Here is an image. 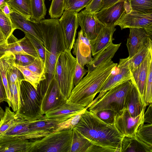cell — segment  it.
<instances>
[{"instance_id":"44dd1931","label":"cell","mask_w":152,"mask_h":152,"mask_svg":"<svg viewBox=\"0 0 152 152\" xmlns=\"http://www.w3.org/2000/svg\"><path fill=\"white\" fill-rule=\"evenodd\" d=\"M115 25H106L100 31L96 38L89 41L91 49V55L94 56L109 46L114 38L113 35L116 30Z\"/></svg>"},{"instance_id":"9a60e30c","label":"cell","mask_w":152,"mask_h":152,"mask_svg":"<svg viewBox=\"0 0 152 152\" xmlns=\"http://www.w3.org/2000/svg\"><path fill=\"white\" fill-rule=\"evenodd\" d=\"M126 13L125 0H121L109 7L101 10L94 13V15L104 26H115V23Z\"/></svg>"},{"instance_id":"5b68a950","label":"cell","mask_w":152,"mask_h":152,"mask_svg":"<svg viewBox=\"0 0 152 152\" xmlns=\"http://www.w3.org/2000/svg\"><path fill=\"white\" fill-rule=\"evenodd\" d=\"M72 130L55 132L32 140L30 152H70Z\"/></svg>"},{"instance_id":"e0dca14e","label":"cell","mask_w":152,"mask_h":152,"mask_svg":"<svg viewBox=\"0 0 152 152\" xmlns=\"http://www.w3.org/2000/svg\"><path fill=\"white\" fill-rule=\"evenodd\" d=\"M73 54L75 56L77 62L83 67L92 60L91 49L89 40L83 35L81 29L78 32L73 48Z\"/></svg>"},{"instance_id":"e575fe53","label":"cell","mask_w":152,"mask_h":152,"mask_svg":"<svg viewBox=\"0 0 152 152\" xmlns=\"http://www.w3.org/2000/svg\"><path fill=\"white\" fill-rule=\"evenodd\" d=\"M152 102V54L151 55L149 63L147 75L146 82L144 97V107L149 105Z\"/></svg>"},{"instance_id":"60d3db41","label":"cell","mask_w":152,"mask_h":152,"mask_svg":"<svg viewBox=\"0 0 152 152\" xmlns=\"http://www.w3.org/2000/svg\"><path fill=\"white\" fill-rule=\"evenodd\" d=\"M23 74L25 80L31 84L37 90L39 82L42 80L41 76L32 72L24 66H20L15 65Z\"/></svg>"},{"instance_id":"9f6ffc18","label":"cell","mask_w":152,"mask_h":152,"mask_svg":"<svg viewBox=\"0 0 152 152\" xmlns=\"http://www.w3.org/2000/svg\"><path fill=\"white\" fill-rule=\"evenodd\" d=\"M7 39L0 29V45L7 43Z\"/></svg>"},{"instance_id":"52a82bcc","label":"cell","mask_w":152,"mask_h":152,"mask_svg":"<svg viewBox=\"0 0 152 152\" xmlns=\"http://www.w3.org/2000/svg\"><path fill=\"white\" fill-rule=\"evenodd\" d=\"M20 96V106L16 114L30 121L37 120L43 115L37 90L25 80L21 82Z\"/></svg>"},{"instance_id":"8fae6325","label":"cell","mask_w":152,"mask_h":152,"mask_svg":"<svg viewBox=\"0 0 152 152\" xmlns=\"http://www.w3.org/2000/svg\"><path fill=\"white\" fill-rule=\"evenodd\" d=\"M64 121L45 118L43 115L39 119L31 121L28 132L19 135L25 139H37L54 132L57 125Z\"/></svg>"},{"instance_id":"ab89813d","label":"cell","mask_w":152,"mask_h":152,"mask_svg":"<svg viewBox=\"0 0 152 152\" xmlns=\"http://www.w3.org/2000/svg\"><path fill=\"white\" fill-rule=\"evenodd\" d=\"M87 109L85 107L76 115L58 124L54 132L63 130L73 129L79 122L82 113Z\"/></svg>"},{"instance_id":"6f0895ef","label":"cell","mask_w":152,"mask_h":152,"mask_svg":"<svg viewBox=\"0 0 152 152\" xmlns=\"http://www.w3.org/2000/svg\"><path fill=\"white\" fill-rule=\"evenodd\" d=\"M4 112V111L0 105V121L1 120L3 116Z\"/></svg>"},{"instance_id":"74e56055","label":"cell","mask_w":152,"mask_h":152,"mask_svg":"<svg viewBox=\"0 0 152 152\" xmlns=\"http://www.w3.org/2000/svg\"><path fill=\"white\" fill-rule=\"evenodd\" d=\"M0 29L7 39L16 29L12 23L10 17L6 15L0 8Z\"/></svg>"},{"instance_id":"7c38bea8","label":"cell","mask_w":152,"mask_h":152,"mask_svg":"<svg viewBox=\"0 0 152 152\" xmlns=\"http://www.w3.org/2000/svg\"><path fill=\"white\" fill-rule=\"evenodd\" d=\"M115 25L119 26L121 30L126 28H142L148 34L152 36V14H144L130 11Z\"/></svg>"},{"instance_id":"6da1fadb","label":"cell","mask_w":152,"mask_h":152,"mask_svg":"<svg viewBox=\"0 0 152 152\" xmlns=\"http://www.w3.org/2000/svg\"><path fill=\"white\" fill-rule=\"evenodd\" d=\"M42 38L45 50L44 76L45 79L38 86H49L54 79L57 58L66 49L62 29L58 18L43 19L35 22Z\"/></svg>"},{"instance_id":"7bdbcfd3","label":"cell","mask_w":152,"mask_h":152,"mask_svg":"<svg viewBox=\"0 0 152 152\" xmlns=\"http://www.w3.org/2000/svg\"><path fill=\"white\" fill-rule=\"evenodd\" d=\"M64 1L52 0L48 11L51 18H58L61 16L64 11Z\"/></svg>"},{"instance_id":"ac0fdd59","label":"cell","mask_w":152,"mask_h":152,"mask_svg":"<svg viewBox=\"0 0 152 152\" xmlns=\"http://www.w3.org/2000/svg\"><path fill=\"white\" fill-rule=\"evenodd\" d=\"M130 32L127 39V47L130 59L132 58L143 46L146 44L152 36L148 34L142 28H129Z\"/></svg>"},{"instance_id":"f5cc1de1","label":"cell","mask_w":152,"mask_h":152,"mask_svg":"<svg viewBox=\"0 0 152 152\" xmlns=\"http://www.w3.org/2000/svg\"><path fill=\"white\" fill-rule=\"evenodd\" d=\"M6 100V91L0 73V105L1 103Z\"/></svg>"},{"instance_id":"f907efd6","label":"cell","mask_w":152,"mask_h":152,"mask_svg":"<svg viewBox=\"0 0 152 152\" xmlns=\"http://www.w3.org/2000/svg\"><path fill=\"white\" fill-rule=\"evenodd\" d=\"M102 0H92L84 10L90 13H94L100 10L101 4Z\"/></svg>"},{"instance_id":"277c9868","label":"cell","mask_w":152,"mask_h":152,"mask_svg":"<svg viewBox=\"0 0 152 152\" xmlns=\"http://www.w3.org/2000/svg\"><path fill=\"white\" fill-rule=\"evenodd\" d=\"M71 51L66 49L59 55L56 65L54 79L62 94L67 99L74 87L73 80L77 63Z\"/></svg>"},{"instance_id":"7402d4cb","label":"cell","mask_w":152,"mask_h":152,"mask_svg":"<svg viewBox=\"0 0 152 152\" xmlns=\"http://www.w3.org/2000/svg\"><path fill=\"white\" fill-rule=\"evenodd\" d=\"M12 23L16 29H20L29 34L39 40L44 44L41 34L36 27L35 22L12 10L10 15Z\"/></svg>"},{"instance_id":"83f0119b","label":"cell","mask_w":152,"mask_h":152,"mask_svg":"<svg viewBox=\"0 0 152 152\" xmlns=\"http://www.w3.org/2000/svg\"><path fill=\"white\" fill-rule=\"evenodd\" d=\"M31 121L15 113L12 124L1 135H15L26 133L29 130Z\"/></svg>"},{"instance_id":"f35d334b","label":"cell","mask_w":152,"mask_h":152,"mask_svg":"<svg viewBox=\"0 0 152 152\" xmlns=\"http://www.w3.org/2000/svg\"><path fill=\"white\" fill-rule=\"evenodd\" d=\"M8 83H15L16 81L25 80L24 77L21 71L15 66L14 60L10 63L6 73Z\"/></svg>"},{"instance_id":"816d5d0a","label":"cell","mask_w":152,"mask_h":152,"mask_svg":"<svg viewBox=\"0 0 152 152\" xmlns=\"http://www.w3.org/2000/svg\"><path fill=\"white\" fill-rule=\"evenodd\" d=\"M149 105L146 111L144 114V123L152 124V104H150Z\"/></svg>"},{"instance_id":"91938a15","label":"cell","mask_w":152,"mask_h":152,"mask_svg":"<svg viewBox=\"0 0 152 152\" xmlns=\"http://www.w3.org/2000/svg\"><path fill=\"white\" fill-rule=\"evenodd\" d=\"M2 124V119L0 121V127L1 126Z\"/></svg>"},{"instance_id":"4dcf8cb0","label":"cell","mask_w":152,"mask_h":152,"mask_svg":"<svg viewBox=\"0 0 152 152\" xmlns=\"http://www.w3.org/2000/svg\"><path fill=\"white\" fill-rule=\"evenodd\" d=\"M7 3L14 11L28 18H31V0H9Z\"/></svg>"},{"instance_id":"bcb514c9","label":"cell","mask_w":152,"mask_h":152,"mask_svg":"<svg viewBox=\"0 0 152 152\" xmlns=\"http://www.w3.org/2000/svg\"><path fill=\"white\" fill-rule=\"evenodd\" d=\"M24 67L40 75L42 78V81L45 79L44 76V63L39 58H36L32 63Z\"/></svg>"},{"instance_id":"7a4b0ae2","label":"cell","mask_w":152,"mask_h":152,"mask_svg":"<svg viewBox=\"0 0 152 152\" xmlns=\"http://www.w3.org/2000/svg\"><path fill=\"white\" fill-rule=\"evenodd\" d=\"M95 144L119 152L124 137L114 124H107L93 113L86 110L74 128Z\"/></svg>"},{"instance_id":"4fadbf2b","label":"cell","mask_w":152,"mask_h":152,"mask_svg":"<svg viewBox=\"0 0 152 152\" xmlns=\"http://www.w3.org/2000/svg\"><path fill=\"white\" fill-rule=\"evenodd\" d=\"M77 12L64 11L59 19L62 29L66 49L71 51L75 41L79 25Z\"/></svg>"},{"instance_id":"11a10c76","label":"cell","mask_w":152,"mask_h":152,"mask_svg":"<svg viewBox=\"0 0 152 152\" xmlns=\"http://www.w3.org/2000/svg\"><path fill=\"white\" fill-rule=\"evenodd\" d=\"M0 8L6 15L10 17V14L13 10L8 5L7 2L3 4Z\"/></svg>"},{"instance_id":"5bb4252c","label":"cell","mask_w":152,"mask_h":152,"mask_svg":"<svg viewBox=\"0 0 152 152\" xmlns=\"http://www.w3.org/2000/svg\"><path fill=\"white\" fill-rule=\"evenodd\" d=\"M79 25L83 35L89 41L95 39L105 26L96 17L94 13L84 10L77 13Z\"/></svg>"},{"instance_id":"4316f807","label":"cell","mask_w":152,"mask_h":152,"mask_svg":"<svg viewBox=\"0 0 152 152\" xmlns=\"http://www.w3.org/2000/svg\"><path fill=\"white\" fill-rule=\"evenodd\" d=\"M14 59L13 54L9 53L5 55L0 58V73L5 89L6 96V102L9 107H11V96L9 84L6 75L7 69L10 63Z\"/></svg>"},{"instance_id":"f6af8a7d","label":"cell","mask_w":152,"mask_h":152,"mask_svg":"<svg viewBox=\"0 0 152 152\" xmlns=\"http://www.w3.org/2000/svg\"><path fill=\"white\" fill-rule=\"evenodd\" d=\"M93 113L103 122L109 124H114L115 118L117 114L114 111L109 109L102 110Z\"/></svg>"},{"instance_id":"681fc988","label":"cell","mask_w":152,"mask_h":152,"mask_svg":"<svg viewBox=\"0 0 152 152\" xmlns=\"http://www.w3.org/2000/svg\"><path fill=\"white\" fill-rule=\"evenodd\" d=\"M88 72V70L85 69L84 67L82 66L77 62L73 80L74 86H75L79 83Z\"/></svg>"},{"instance_id":"484cf974","label":"cell","mask_w":152,"mask_h":152,"mask_svg":"<svg viewBox=\"0 0 152 152\" xmlns=\"http://www.w3.org/2000/svg\"><path fill=\"white\" fill-rule=\"evenodd\" d=\"M152 152V148L144 143L135 136L124 137L121 141L119 152Z\"/></svg>"},{"instance_id":"d6986e66","label":"cell","mask_w":152,"mask_h":152,"mask_svg":"<svg viewBox=\"0 0 152 152\" xmlns=\"http://www.w3.org/2000/svg\"><path fill=\"white\" fill-rule=\"evenodd\" d=\"M32 140L14 135H0V152H30Z\"/></svg>"},{"instance_id":"7dc6e473","label":"cell","mask_w":152,"mask_h":152,"mask_svg":"<svg viewBox=\"0 0 152 152\" xmlns=\"http://www.w3.org/2000/svg\"><path fill=\"white\" fill-rule=\"evenodd\" d=\"M19 40L23 50L27 54L32 56L35 58H39L33 45L26 36Z\"/></svg>"},{"instance_id":"1f68e13d","label":"cell","mask_w":152,"mask_h":152,"mask_svg":"<svg viewBox=\"0 0 152 152\" xmlns=\"http://www.w3.org/2000/svg\"><path fill=\"white\" fill-rule=\"evenodd\" d=\"M151 48L152 41L150 39L132 58H129V66L131 71L137 68L142 62Z\"/></svg>"},{"instance_id":"ffe728a7","label":"cell","mask_w":152,"mask_h":152,"mask_svg":"<svg viewBox=\"0 0 152 152\" xmlns=\"http://www.w3.org/2000/svg\"><path fill=\"white\" fill-rule=\"evenodd\" d=\"M152 54V48H151L145 59L135 69L131 71L132 76L131 80L138 90L143 107L148 66L150 57Z\"/></svg>"},{"instance_id":"680465c9","label":"cell","mask_w":152,"mask_h":152,"mask_svg":"<svg viewBox=\"0 0 152 152\" xmlns=\"http://www.w3.org/2000/svg\"><path fill=\"white\" fill-rule=\"evenodd\" d=\"M9 0H0V7L4 3L7 2Z\"/></svg>"},{"instance_id":"ee69618b","label":"cell","mask_w":152,"mask_h":152,"mask_svg":"<svg viewBox=\"0 0 152 152\" xmlns=\"http://www.w3.org/2000/svg\"><path fill=\"white\" fill-rule=\"evenodd\" d=\"M24 33L33 45L39 58L45 63V50L44 44L32 35L27 33Z\"/></svg>"},{"instance_id":"db71d44e","label":"cell","mask_w":152,"mask_h":152,"mask_svg":"<svg viewBox=\"0 0 152 152\" xmlns=\"http://www.w3.org/2000/svg\"><path fill=\"white\" fill-rule=\"evenodd\" d=\"M120 0H102L101 4L100 10L109 7Z\"/></svg>"},{"instance_id":"cb8c5ba5","label":"cell","mask_w":152,"mask_h":152,"mask_svg":"<svg viewBox=\"0 0 152 152\" xmlns=\"http://www.w3.org/2000/svg\"><path fill=\"white\" fill-rule=\"evenodd\" d=\"M132 82V86L126 96L124 107L126 108L130 115L134 117L139 115L144 107L138 90Z\"/></svg>"},{"instance_id":"d590c367","label":"cell","mask_w":152,"mask_h":152,"mask_svg":"<svg viewBox=\"0 0 152 152\" xmlns=\"http://www.w3.org/2000/svg\"><path fill=\"white\" fill-rule=\"evenodd\" d=\"M21 82L16 81L14 83H8L11 96V107L15 113L18 111L20 106V85Z\"/></svg>"},{"instance_id":"2e32d148","label":"cell","mask_w":152,"mask_h":152,"mask_svg":"<svg viewBox=\"0 0 152 152\" xmlns=\"http://www.w3.org/2000/svg\"><path fill=\"white\" fill-rule=\"evenodd\" d=\"M70 152H113L110 149L97 145L73 128Z\"/></svg>"},{"instance_id":"836d02e7","label":"cell","mask_w":152,"mask_h":152,"mask_svg":"<svg viewBox=\"0 0 152 152\" xmlns=\"http://www.w3.org/2000/svg\"><path fill=\"white\" fill-rule=\"evenodd\" d=\"M135 136L142 142L152 148V124H141L137 130Z\"/></svg>"},{"instance_id":"30bf717a","label":"cell","mask_w":152,"mask_h":152,"mask_svg":"<svg viewBox=\"0 0 152 152\" xmlns=\"http://www.w3.org/2000/svg\"><path fill=\"white\" fill-rule=\"evenodd\" d=\"M145 107L136 117L131 116L127 109L124 107L115 116L114 125L118 132L124 137H131L135 136L139 126L144 123V114Z\"/></svg>"},{"instance_id":"603a6c76","label":"cell","mask_w":152,"mask_h":152,"mask_svg":"<svg viewBox=\"0 0 152 152\" xmlns=\"http://www.w3.org/2000/svg\"><path fill=\"white\" fill-rule=\"evenodd\" d=\"M85 108L79 104L66 102L59 108L46 113L43 116L47 119L64 121L76 115Z\"/></svg>"},{"instance_id":"f1b7e54d","label":"cell","mask_w":152,"mask_h":152,"mask_svg":"<svg viewBox=\"0 0 152 152\" xmlns=\"http://www.w3.org/2000/svg\"><path fill=\"white\" fill-rule=\"evenodd\" d=\"M127 13L130 11L152 14V0H125Z\"/></svg>"},{"instance_id":"3957f363","label":"cell","mask_w":152,"mask_h":152,"mask_svg":"<svg viewBox=\"0 0 152 152\" xmlns=\"http://www.w3.org/2000/svg\"><path fill=\"white\" fill-rule=\"evenodd\" d=\"M110 58L92 71L87 73L72 90L66 102L89 105L102 86L117 66Z\"/></svg>"},{"instance_id":"d6a6232c","label":"cell","mask_w":152,"mask_h":152,"mask_svg":"<svg viewBox=\"0 0 152 152\" xmlns=\"http://www.w3.org/2000/svg\"><path fill=\"white\" fill-rule=\"evenodd\" d=\"M32 20L38 22L45 19L47 9L45 0H31Z\"/></svg>"},{"instance_id":"c3c4849f","label":"cell","mask_w":152,"mask_h":152,"mask_svg":"<svg viewBox=\"0 0 152 152\" xmlns=\"http://www.w3.org/2000/svg\"><path fill=\"white\" fill-rule=\"evenodd\" d=\"M14 56L15 65L26 66L32 63L36 58L34 57L24 54H15Z\"/></svg>"},{"instance_id":"8992f818","label":"cell","mask_w":152,"mask_h":152,"mask_svg":"<svg viewBox=\"0 0 152 152\" xmlns=\"http://www.w3.org/2000/svg\"><path fill=\"white\" fill-rule=\"evenodd\" d=\"M132 84L130 79L118 85L107 91L96 102L85 107L92 113L109 109L119 113L124 107L126 96Z\"/></svg>"},{"instance_id":"9c48e42d","label":"cell","mask_w":152,"mask_h":152,"mask_svg":"<svg viewBox=\"0 0 152 152\" xmlns=\"http://www.w3.org/2000/svg\"><path fill=\"white\" fill-rule=\"evenodd\" d=\"M132 78V73L129 66V58L128 57L120 59L119 64L99 89L98 96L90 104L96 102L109 90Z\"/></svg>"},{"instance_id":"8d00e7d4","label":"cell","mask_w":152,"mask_h":152,"mask_svg":"<svg viewBox=\"0 0 152 152\" xmlns=\"http://www.w3.org/2000/svg\"><path fill=\"white\" fill-rule=\"evenodd\" d=\"M92 0H64V11L78 13L88 5Z\"/></svg>"},{"instance_id":"d4e9b609","label":"cell","mask_w":152,"mask_h":152,"mask_svg":"<svg viewBox=\"0 0 152 152\" xmlns=\"http://www.w3.org/2000/svg\"><path fill=\"white\" fill-rule=\"evenodd\" d=\"M121 44V43L114 44L112 42L107 48L94 56L91 61L86 65L88 68V73L94 70L110 58H113Z\"/></svg>"},{"instance_id":"ba28073f","label":"cell","mask_w":152,"mask_h":152,"mask_svg":"<svg viewBox=\"0 0 152 152\" xmlns=\"http://www.w3.org/2000/svg\"><path fill=\"white\" fill-rule=\"evenodd\" d=\"M41 108L44 115L46 113L55 110L66 102L67 99L61 93L58 85L53 79L49 86L37 87Z\"/></svg>"},{"instance_id":"f546056e","label":"cell","mask_w":152,"mask_h":152,"mask_svg":"<svg viewBox=\"0 0 152 152\" xmlns=\"http://www.w3.org/2000/svg\"><path fill=\"white\" fill-rule=\"evenodd\" d=\"M9 53L27 54L18 39L12 34L7 38V43L0 45V58Z\"/></svg>"},{"instance_id":"b9f144b4","label":"cell","mask_w":152,"mask_h":152,"mask_svg":"<svg viewBox=\"0 0 152 152\" xmlns=\"http://www.w3.org/2000/svg\"><path fill=\"white\" fill-rule=\"evenodd\" d=\"M15 113L12 111L10 107L6 106L2 118V124L0 127V135L9 129L12 124Z\"/></svg>"}]
</instances>
